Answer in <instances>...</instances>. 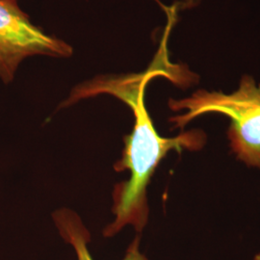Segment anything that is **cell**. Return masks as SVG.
<instances>
[{"label":"cell","instance_id":"6da1fadb","mask_svg":"<svg viewBox=\"0 0 260 260\" xmlns=\"http://www.w3.org/2000/svg\"><path fill=\"white\" fill-rule=\"evenodd\" d=\"M168 34L167 30L157 55L146 72L96 76L76 86L60 106L68 107L84 99L106 93L119 99L133 112V130L131 134L124 136L122 156L114 166L118 173L128 171L129 179L117 184L114 189L112 212L116 218L104 229L105 237L116 235L128 224L137 233H142L149 219L147 187L161 160L171 150H198L206 142V135L202 130L183 132L174 138L160 136L147 110L145 91L151 79L165 77L178 86H187L194 79L193 75L182 66L174 65L169 61Z\"/></svg>","mask_w":260,"mask_h":260},{"label":"cell","instance_id":"277c9868","mask_svg":"<svg viewBox=\"0 0 260 260\" xmlns=\"http://www.w3.org/2000/svg\"><path fill=\"white\" fill-rule=\"evenodd\" d=\"M53 220L62 238L73 246L77 260H93L88 249L91 233L84 225L81 218L75 211L63 208L53 213ZM139 246L140 236H136L130 243L122 260H148L141 253Z\"/></svg>","mask_w":260,"mask_h":260},{"label":"cell","instance_id":"7a4b0ae2","mask_svg":"<svg viewBox=\"0 0 260 260\" xmlns=\"http://www.w3.org/2000/svg\"><path fill=\"white\" fill-rule=\"evenodd\" d=\"M169 106L173 111H187L170 119L174 128H184L188 122L206 113L229 117L231 149L243 163L260 169V85L252 77L243 76L238 90L233 93L199 90L183 100H170Z\"/></svg>","mask_w":260,"mask_h":260},{"label":"cell","instance_id":"3957f363","mask_svg":"<svg viewBox=\"0 0 260 260\" xmlns=\"http://www.w3.org/2000/svg\"><path fill=\"white\" fill-rule=\"evenodd\" d=\"M74 48L32 23L17 1L0 0V78L9 83L21 62L31 56L67 58Z\"/></svg>","mask_w":260,"mask_h":260},{"label":"cell","instance_id":"8992f818","mask_svg":"<svg viewBox=\"0 0 260 260\" xmlns=\"http://www.w3.org/2000/svg\"><path fill=\"white\" fill-rule=\"evenodd\" d=\"M12 1H17V0H12Z\"/></svg>","mask_w":260,"mask_h":260},{"label":"cell","instance_id":"5b68a950","mask_svg":"<svg viewBox=\"0 0 260 260\" xmlns=\"http://www.w3.org/2000/svg\"><path fill=\"white\" fill-rule=\"evenodd\" d=\"M253 260H260V252L259 253H257V254L254 256Z\"/></svg>","mask_w":260,"mask_h":260}]
</instances>
